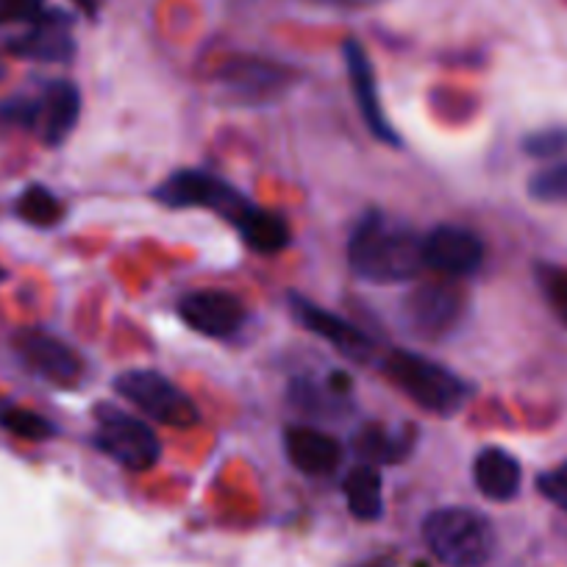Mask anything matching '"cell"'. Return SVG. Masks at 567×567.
<instances>
[{
  "instance_id": "6da1fadb",
  "label": "cell",
  "mask_w": 567,
  "mask_h": 567,
  "mask_svg": "<svg viewBox=\"0 0 567 567\" xmlns=\"http://www.w3.org/2000/svg\"><path fill=\"white\" fill-rule=\"evenodd\" d=\"M348 267L373 284L414 281L425 270L423 237L409 223L370 209L348 237Z\"/></svg>"
},
{
  "instance_id": "7a4b0ae2",
  "label": "cell",
  "mask_w": 567,
  "mask_h": 567,
  "mask_svg": "<svg viewBox=\"0 0 567 567\" xmlns=\"http://www.w3.org/2000/svg\"><path fill=\"white\" fill-rule=\"evenodd\" d=\"M381 373L414 406L437 414V417H451V414L462 412L473 395V386L460 379L454 370L423 357V353L403 351V348L386 351V357L381 359Z\"/></svg>"
},
{
  "instance_id": "3957f363",
  "label": "cell",
  "mask_w": 567,
  "mask_h": 567,
  "mask_svg": "<svg viewBox=\"0 0 567 567\" xmlns=\"http://www.w3.org/2000/svg\"><path fill=\"white\" fill-rule=\"evenodd\" d=\"M423 543L445 567H484L495 554V528L482 512L445 506L423 520Z\"/></svg>"
},
{
  "instance_id": "277c9868",
  "label": "cell",
  "mask_w": 567,
  "mask_h": 567,
  "mask_svg": "<svg viewBox=\"0 0 567 567\" xmlns=\"http://www.w3.org/2000/svg\"><path fill=\"white\" fill-rule=\"evenodd\" d=\"M151 198L165 206V209L215 212L228 226H234V231L243 226V220L256 206L237 187H231L226 178L212 176L206 171H195V167L171 173L165 182L151 189Z\"/></svg>"
},
{
  "instance_id": "5b68a950",
  "label": "cell",
  "mask_w": 567,
  "mask_h": 567,
  "mask_svg": "<svg viewBox=\"0 0 567 567\" xmlns=\"http://www.w3.org/2000/svg\"><path fill=\"white\" fill-rule=\"evenodd\" d=\"M92 443L101 454L125 471H151L162 456V443L145 420L131 417L112 403L95 406V434Z\"/></svg>"
},
{
  "instance_id": "8992f818",
  "label": "cell",
  "mask_w": 567,
  "mask_h": 567,
  "mask_svg": "<svg viewBox=\"0 0 567 567\" xmlns=\"http://www.w3.org/2000/svg\"><path fill=\"white\" fill-rule=\"evenodd\" d=\"M114 390L134 403L145 417L171 429H195L200 423V409L187 392L173 384L159 370H123L114 379Z\"/></svg>"
},
{
  "instance_id": "52a82bcc",
  "label": "cell",
  "mask_w": 567,
  "mask_h": 567,
  "mask_svg": "<svg viewBox=\"0 0 567 567\" xmlns=\"http://www.w3.org/2000/svg\"><path fill=\"white\" fill-rule=\"evenodd\" d=\"M467 312V296L454 278L425 281L409 290L401 301V320L409 334L425 342L445 340L462 326Z\"/></svg>"
},
{
  "instance_id": "ba28073f",
  "label": "cell",
  "mask_w": 567,
  "mask_h": 567,
  "mask_svg": "<svg viewBox=\"0 0 567 567\" xmlns=\"http://www.w3.org/2000/svg\"><path fill=\"white\" fill-rule=\"evenodd\" d=\"M290 301V312L309 334L320 337L326 340L329 346H334L342 357L353 359L359 364H368L373 362V353H375V340L370 334H364L359 326H353L351 320L340 318V315L329 312V309L318 307L315 301L309 298L298 296V292H290L287 296Z\"/></svg>"
},
{
  "instance_id": "9c48e42d",
  "label": "cell",
  "mask_w": 567,
  "mask_h": 567,
  "mask_svg": "<svg viewBox=\"0 0 567 567\" xmlns=\"http://www.w3.org/2000/svg\"><path fill=\"white\" fill-rule=\"evenodd\" d=\"M342 59H346V73H348V81H351L353 101H357L359 114H362L368 131L381 142V145L401 148V136H398V131L392 128L390 117H386L384 106H381L373 62H370V56H368V51L362 48V42L359 40L342 42Z\"/></svg>"
},
{
  "instance_id": "30bf717a",
  "label": "cell",
  "mask_w": 567,
  "mask_h": 567,
  "mask_svg": "<svg viewBox=\"0 0 567 567\" xmlns=\"http://www.w3.org/2000/svg\"><path fill=\"white\" fill-rule=\"evenodd\" d=\"M423 261L443 278H467L482 270L484 243L462 226H437L423 237Z\"/></svg>"
},
{
  "instance_id": "8fae6325",
  "label": "cell",
  "mask_w": 567,
  "mask_h": 567,
  "mask_svg": "<svg viewBox=\"0 0 567 567\" xmlns=\"http://www.w3.org/2000/svg\"><path fill=\"white\" fill-rule=\"evenodd\" d=\"M14 351L18 357L42 375L45 381L56 386H70L84 373V362L79 353L59 337L48 334L42 329H23L14 337Z\"/></svg>"
},
{
  "instance_id": "7c38bea8",
  "label": "cell",
  "mask_w": 567,
  "mask_h": 567,
  "mask_svg": "<svg viewBox=\"0 0 567 567\" xmlns=\"http://www.w3.org/2000/svg\"><path fill=\"white\" fill-rule=\"evenodd\" d=\"M178 318L198 334L228 340L245 326V303L226 290H198L178 301Z\"/></svg>"
},
{
  "instance_id": "4fadbf2b",
  "label": "cell",
  "mask_w": 567,
  "mask_h": 567,
  "mask_svg": "<svg viewBox=\"0 0 567 567\" xmlns=\"http://www.w3.org/2000/svg\"><path fill=\"white\" fill-rule=\"evenodd\" d=\"M81 120V92L73 81H53L40 101L31 103V120L48 148H59Z\"/></svg>"
},
{
  "instance_id": "5bb4252c",
  "label": "cell",
  "mask_w": 567,
  "mask_h": 567,
  "mask_svg": "<svg viewBox=\"0 0 567 567\" xmlns=\"http://www.w3.org/2000/svg\"><path fill=\"white\" fill-rule=\"evenodd\" d=\"M217 81L237 92L239 97L267 101L272 95H281L284 86L292 81V73L284 64L267 62V59L234 56L217 70Z\"/></svg>"
},
{
  "instance_id": "9a60e30c",
  "label": "cell",
  "mask_w": 567,
  "mask_h": 567,
  "mask_svg": "<svg viewBox=\"0 0 567 567\" xmlns=\"http://www.w3.org/2000/svg\"><path fill=\"white\" fill-rule=\"evenodd\" d=\"M284 454L303 476H329L340 467L342 445L312 425H290L284 432Z\"/></svg>"
},
{
  "instance_id": "2e32d148",
  "label": "cell",
  "mask_w": 567,
  "mask_h": 567,
  "mask_svg": "<svg viewBox=\"0 0 567 567\" xmlns=\"http://www.w3.org/2000/svg\"><path fill=\"white\" fill-rule=\"evenodd\" d=\"M473 482H476V489L487 501H495V504L515 501L523 487L520 462L509 451L489 445V449H482L476 454V462H473Z\"/></svg>"
},
{
  "instance_id": "e0dca14e",
  "label": "cell",
  "mask_w": 567,
  "mask_h": 567,
  "mask_svg": "<svg viewBox=\"0 0 567 567\" xmlns=\"http://www.w3.org/2000/svg\"><path fill=\"white\" fill-rule=\"evenodd\" d=\"M351 386L353 381L342 370H337L326 381H315L309 375H301V379H296L290 384V403L298 412L312 414V417H326V414H337L346 409Z\"/></svg>"
},
{
  "instance_id": "ac0fdd59",
  "label": "cell",
  "mask_w": 567,
  "mask_h": 567,
  "mask_svg": "<svg viewBox=\"0 0 567 567\" xmlns=\"http://www.w3.org/2000/svg\"><path fill=\"white\" fill-rule=\"evenodd\" d=\"M414 440L417 437H414L412 425L390 429V425L368 423L353 440V449L364 465H398L412 454Z\"/></svg>"
},
{
  "instance_id": "d6986e66",
  "label": "cell",
  "mask_w": 567,
  "mask_h": 567,
  "mask_svg": "<svg viewBox=\"0 0 567 567\" xmlns=\"http://www.w3.org/2000/svg\"><path fill=\"white\" fill-rule=\"evenodd\" d=\"M12 53L31 62H70L75 56V42L62 23H37L29 34L12 42Z\"/></svg>"
},
{
  "instance_id": "ffe728a7",
  "label": "cell",
  "mask_w": 567,
  "mask_h": 567,
  "mask_svg": "<svg viewBox=\"0 0 567 567\" xmlns=\"http://www.w3.org/2000/svg\"><path fill=\"white\" fill-rule=\"evenodd\" d=\"M237 234L254 254L261 256L281 254V250L290 248L292 239L290 223L276 215V212L265 209V206H254L250 215L243 220V226L237 228Z\"/></svg>"
},
{
  "instance_id": "44dd1931",
  "label": "cell",
  "mask_w": 567,
  "mask_h": 567,
  "mask_svg": "<svg viewBox=\"0 0 567 567\" xmlns=\"http://www.w3.org/2000/svg\"><path fill=\"white\" fill-rule=\"evenodd\" d=\"M346 504L357 520H379L384 515V487H381V473L373 465H357L346 476L342 484Z\"/></svg>"
},
{
  "instance_id": "7402d4cb",
  "label": "cell",
  "mask_w": 567,
  "mask_h": 567,
  "mask_svg": "<svg viewBox=\"0 0 567 567\" xmlns=\"http://www.w3.org/2000/svg\"><path fill=\"white\" fill-rule=\"evenodd\" d=\"M18 217L34 228H53L64 220V206L56 195L42 184H31L18 198Z\"/></svg>"
},
{
  "instance_id": "603a6c76",
  "label": "cell",
  "mask_w": 567,
  "mask_h": 567,
  "mask_svg": "<svg viewBox=\"0 0 567 567\" xmlns=\"http://www.w3.org/2000/svg\"><path fill=\"white\" fill-rule=\"evenodd\" d=\"M0 425L9 434H14V437L31 440V443L51 440L59 432L48 417H42V414L31 412L25 406H14V403H0Z\"/></svg>"
},
{
  "instance_id": "cb8c5ba5",
  "label": "cell",
  "mask_w": 567,
  "mask_h": 567,
  "mask_svg": "<svg viewBox=\"0 0 567 567\" xmlns=\"http://www.w3.org/2000/svg\"><path fill=\"white\" fill-rule=\"evenodd\" d=\"M528 195L537 204L567 206V159L534 173L532 182H528Z\"/></svg>"
},
{
  "instance_id": "d4e9b609",
  "label": "cell",
  "mask_w": 567,
  "mask_h": 567,
  "mask_svg": "<svg viewBox=\"0 0 567 567\" xmlns=\"http://www.w3.org/2000/svg\"><path fill=\"white\" fill-rule=\"evenodd\" d=\"M537 284L556 318L567 326V267L543 261V265H537Z\"/></svg>"
},
{
  "instance_id": "484cf974",
  "label": "cell",
  "mask_w": 567,
  "mask_h": 567,
  "mask_svg": "<svg viewBox=\"0 0 567 567\" xmlns=\"http://www.w3.org/2000/svg\"><path fill=\"white\" fill-rule=\"evenodd\" d=\"M523 151L534 159H554V156L567 151V128L554 125V128H539L523 140Z\"/></svg>"
},
{
  "instance_id": "4316f807",
  "label": "cell",
  "mask_w": 567,
  "mask_h": 567,
  "mask_svg": "<svg viewBox=\"0 0 567 567\" xmlns=\"http://www.w3.org/2000/svg\"><path fill=\"white\" fill-rule=\"evenodd\" d=\"M537 493L545 501L567 512V460L556 465L554 471H545L537 476Z\"/></svg>"
},
{
  "instance_id": "83f0119b",
  "label": "cell",
  "mask_w": 567,
  "mask_h": 567,
  "mask_svg": "<svg viewBox=\"0 0 567 567\" xmlns=\"http://www.w3.org/2000/svg\"><path fill=\"white\" fill-rule=\"evenodd\" d=\"M45 0H0V25L37 20Z\"/></svg>"
},
{
  "instance_id": "f1b7e54d",
  "label": "cell",
  "mask_w": 567,
  "mask_h": 567,
  "mask_svg": "<svg viewBox=\"0 0 567 567\" xmlns=\"http://www.w3.org/2000/svg\"><path fill=\"white\" fill-rule=\"evenodd\" d=\"M312 3H318V7L351 9V12H357V9H375V7H381V3H386V0H312Z\"/></svg>"
},
{
  "instance_id": "f546056e",
  "label": "cell",
  "mask_w": 567,
  "mask_h": 567,
  "mask_svg": "<svg viewBox=\"0 0 567 567\" xmlns=\"http://www.w3.org/2000/svg\"><path fill=\"white\" fill-rule=\"evenodd\" d=\"M73 3H75V7H79L84 14H90V18H95V14L101 12V3H103V0H73Z\"/></svg>"
},
{
  "instance_id": "4dcf8cb0",
  "label": "cell",
  "mask_w": 567,
  "mask_h": 567,
  "mask_svg": "<svg viewBox=\"0 0 567 567\" xmlns=\"http://www.w3.org/2000/svg\"><path fill=\"white\" fill-rule=\"evenodd\" d=\"M357 567H390L386 561H364V565H357Z\"/></svg>"
}]
</instances>
